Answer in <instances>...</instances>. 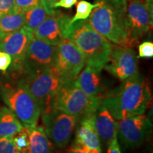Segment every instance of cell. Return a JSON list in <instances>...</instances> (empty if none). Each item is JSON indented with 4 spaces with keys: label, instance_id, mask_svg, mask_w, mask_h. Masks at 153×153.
I'll list each match as a JSON object with an SVG mask.
<instances>
[{
    "label": "cell",
    "instance_id": "cell-27",
    "mask_svg": "<svg viewBox=\"0 0 153 153\" xmlns=\"http://www.w3.org/2000/svg\"><path fill=\"white\" fill-rule=\"evenodd\" d=\"M15 12V0H0V17Z\"/></svg>",
    "mask_w": 153,
    "mask_h": 153
},
{
    "label": "cell",
    "instance_id": "cell-19",
    "mask_svg": "<svg viewBox=\"0 0 153 153\" xmlns=\"http://www.w3.org/2000/svg\"><path fill=\"white\" fill-rule=\"evenodd\" d=\"M22 128V123L9 108H0V137H13Z\"/></svg>",
    "mask_w": 153,
    "mask_h": 153
},
{
    "label": "cell",
    "instance_id": "cell-9",
    "mask_svg": "<svg viewBox=\"0 0 153 153\" xmlns=\"http://www.w3.org/2000/svg\"><path fill=\"white\" fill-rule=\"evenodd\" d=\"M85 63V56L70 40L63 38L57 45L55 68L63 82L74 81L84 68Z\"/></svg>",
    "mask_w": 153,
    "mask_h": 153
},
{
    "label": "cell",
    "instance_id": "cell-5",
    "mask_svg": "<svg viewBox=\"0 0 153 153\" xmlns=\"http://www.w3.org/2000/svg\"><path fill=\"white\" fill-rule=\"evenodd\" d=\"M1 95L5 104L23 126L31 127L37 125L41 114V108L22 79L15 85L1 87Z\"/></svg>",
    "mask_w": 153,
    "mask_h": 153
},
{
    "label": "cell",
    "instance_id": "cell-20",
    "mask_svg": "<svg viewBox=\"0 0 153 153\" xmlns=\"http://www.w3.org/2000/svg\"><path fill=\"white\" fill-rule=\"evenodd\" d=\"M25 14L14 12L0 17V39L24 26Z\"/></svg>",
    "mask_w": 153,
    "mask_h": 153
},
{
    "label": "cell",
    "instance_id": "cell-24",
    "mask_svg": "<svg viewBox=\"0 0 153 153\" xmlns=\"http://www.w3.org/2000/svg\"><path fill=\"white\" fill-rule=\"evenodd\" d=\"M40 4V0H15V12L25 14Z\"/></svg>",
    "mask_w": 153,
    "mask_h": 153
},
{
    "label": "cell",
    "instance_id": "cell-26",
    "mask_svg": "<svg viewBox=\"0 0 153 153\" xmlns=\"http://www.w3.org/2000/svg\"><path fill=\"white\" fill-rule=\"evenodd\" d=\"M139 57L150 58L153 57V43L150 41H145L141 43L138 47Z\"/></svg>",
    "mask_w": 153,
    "mask_h": 153
},
{
    "label": "cell",
    "instance_id": "cell-8",
    "mask_svg": "<svg viewBox=\"0 0 153 153\" xmlns=\"http://www.w3.org/2000/svg\"><path fill=\"white\" fill-rule=\"evenodd\" d=\"M42 114L44 131L50 140L58 148H65L71 139L78 120L73 116L55 108Z\"/></svg>",
    "mask_w": 153,
    "mask_h": 153
},
{
    "label": "cell",
    "instance_id": "cell-28",
    "mask_svg": "<svg viewBox=\"0 0 153 153\" xmlns=\"http://www.w3.org/2000/svg\"><path fill=\"white\" fill-rule=\"evenodd\" d=\"M11 63L10 55L4 52H0V71L6 72Z\"/></svg>",
    "mask_w": 153,
    "mask_h": 153
},
{
    "label": "cell",
    "instance_id": "cell-22",
    "mask_svg": "<svg viewBox=\"0 0 153 153\" xmlns=\"http://www.w3.org/2000/svg\"><path fill=\"white\" fill-rule=\"evenodd\" d=\"M98 6V3L96 2L95 4H91L89 1L82 0L79 1L76 4V13L74 16L70 19V23H74L76 21L79 20H85L89 18L90 16L91 11L94 8Z\"/></svg>",
    "mask_w": 153,
    "mask_h": 153
},
{
    "label": "cell",
    "instance_id": "cell-1",
    "mask_svg": "<svg viewBox=\"0 0 153 153\" xmlns=\"http://www.w3.org/2000/svg\"><path fill=\"white\" fill-rule=\"evenodd\" d=\"M100 97L101 104L116 120L144 114L152 99L148 82L139 74L123 80L120 86Z\"/></svg>",
    "mask_w": 153,
    "mask_h": 153
},
{
    "label": "cell",
    "instance_id": "cell-18",
    "mask_svg": "<svg viewBox=\"0 0 153 153\" xmlns=\"http://www.w3.org/2000/svg\"><path fill=\"white\" fill-rule=\"evenodd\" d=\"M26 128L29 139L27 153H53L52 144L43 127L35 126Z\"/></svg>",
    "mask_w": 153,
    "mask_h": 153
},
{
    "label": "cell",
    "instance_id": "cell-3",
    "mask_svg": "<svg viewBox=\"0 0 153 153\" xmlns=\"http://www.w3.org/2000/svg\"><path fill=\"white\" fill-rule=\"evenodd\" d=\"M64 38L75 44L86 58V63L104 68L108 62L113 44L96 31L87 19L69 23L64 31Z\"/></svg>",
    "mask_w": 153,
    "mask_h": 153
},
{
    "label": "cell",
    "instance_id": "cell-12",
    "mask_svg": "<svg viewBox=\"0 0 153 153\" xmlns=\"http://www.w3.org/2000/svg\"><path fill=\"white\" fill-rule=\"evenodd\" d=\"M104 69L122 81L136 75L138 74L136 53L131 47L113 44L109 59Z\"/></svg>",
    "mask_w": 153,
    "mask_h": 153
},
{
    "label": "cell",
    "instance_id": "cell-14",
    "mask_svg": "<svg viewBox=\"0 0 153 153\" xmlns=\"http://www.w3.org/2000/svg\"><path fill=\"white\" fill-rule=\"evenodd\" d=\"M70 18L60 10L53 11L33 32L34 38L57 45L64 38V31Z\"/></svg>",
    "mask_w": 153,
    "mask_h": 153
},
{
    "label": "cell",
    "instance_id": "cell-15",
    "mask_svg": "<svg viewBox=\"0 0 153 153\" xmlns=\"http://www.w3.org/2000/svg\"><path fill=\"white\" fill-rule=\"evenodd\" d=\"M79 123L72 148L85 153H101V144L94 125L92 114L82 118Z\"/></svg>",
    "mask_w": 153,
    "mask_h": 153
},
{
    "label": "cell",
    "instance_id": "cell-11",
    "mask_svg": "<svg viewBox=\"0 0 153 153\" xmlns=\"http://www.w3.org/2000/svg\"><path fill=\"white\" fill-rule=\"evenodd\" d=\"M118 133L120 142L126 148L140 146L150 135L152 123L145 115H137L117 120Z\"/></svg>",
    "mask_w": 153,
    "mask_h": 153
},
{
    "label": "cell",
    "instance_id": "cell-29",
    "mask_svg": "<svg viewBox=\"0 0 153 153\" xmlns=\"http://www.w3.org/2000/svg\"><path fill=\"white\" fill-rule=\"evenodd\" d=\"M78 0H60L57 1L53 6V8H57V7H63L65 9H70L74 4H76Z\"/></svg>",
    "mask_w": 153,
    "mask_h": 153
},
{
    "label": "cell",
    "instance_id": "cell-33",
    "mask_svg": "<svg viewBox=\"0 0 153 153\" xmlns=\"http://www.w3.org/2000/svg\"><path fill=\"white\" fill-rule=\"evenodd\" d=\"M126 1H128V0H126Z\"/></svg>",
    "mask_w": 153,
    "mask_h": 153
},
{
    "label": "cell",
    "instance_id": "cell-2",
    "mask_svg": "<svg viewBox=\"0 0 153 153\" xmlns=\"http://www.w3.org/2000/svg\"><path fill=\"white\" fill-rule=\"evenodd\" d=\"M87 19L91 27L111 43L132 48L126 22V0H96Z\"/></svg>",
    "mask_w": 153,
    "mask_h": 153
},
{
    "label": "cell",
    "instance_id": "cell-4",
    "mask_svg": "<svg viewBox=\"0 0 153 153\" xmlns=\"http://www.w3.org/2000/svg\"><path fill=\"white\" fill-rule=\"evenodd\" d=\"M101 103L100 95L90 97L74 84V81L64 82L55 93L52 108L61 111L76 118L91 116Z\"/></svg>",
    "mask_w": 153,
    "mask_h": 153
},
{
    "label": "cell",
    "instance_id": "cell-31",
    "mask_svg": "<svg viewBox=\"0 0 153 153\" xmlns=\"http://www.w3.org/2000/svg\"><path fill=\"white\" fill-rule=\"evenodd\" d=\"M107 153H121L118 139L115 138L108 145Z\"/></svg>",
    "mask_w": 153,
    "mask_h": 153
},
{
    "label": "cell",
    "instance_id": "cell-10",
    "mask_svg": "<svg viewBox=\"0 0 153 153\" xmlns=\"http://www.w3.org/2000/svg\"><path fill=\"white\" fill-rule=\"evenodd\" d=\"M57 59V45H51L33 38L26 51L23 71L24 75L55 68Z\"/></svg>",
    "mask_w": 153,
    "mask_h": 153
},
{
    "label": "cell",
    "instance_id": "cell-21",
    "mask_svg": "<svg viewBox=\"0 0 153 153\" xmlns=\"http://www.w3.org/2000/svg\"><path fill=\"white\" fill-rule=\"evenodd\" d=\"M48 16V13L41 3L37 7L25 13V24L24 27L33 33L36 28L46 19Z\"/></svg>",
    "mask_w": 153,
    "mask_h": 153
},
{
    "label": "cell",
    "instance_id": "cell-7",
    "mask_svg": "<svg viewBox=\"0 0 153 153\" xmlns=\"http://www.w3.org/2000/svg\"><path fill=\"white\" fill-rule=\"evenodd\" d=\"M152 0H128L126 22L132 47L152 28Z\"/></svg>",
    "mask_w": 153,
    "mask_h": 153
},
{
    "label": "cell",
    "instance_id": "cell-13",
    "mask_svg": "<svg viewBox=\"0 0 153 153\" xmlns=\"http://www.w3.org/2000/svg\"><path fill=\"white\" fill-rule=\"evenodd\" d=\"M33 38V33L23 27L0 39V50L11 58L10 65L12 71L22 72L25 55Z\"/></svg>",
    "mask_w": 153,
    "mask_h": 153
},
{
    "label": "cell",
    "instance_id": "cell-23",
    "mask_svg": "<svg viewBox=\"0 0 153 153\" xmlns=\"http://www.w3.org/2000/svg\"><path fill=\"white\" fill-rule=\"evenodd\" d=\"M12 137L15 146L20 153H27L29 145L28 132L26 127L23 126L22 129Z\"/></svg>",
    "mask_w": 153,
    "mask_h": 153
},
{
    "label": "cell",
    "instance_id": "cell-16",
    "mask_svg": "<svg viewBox=\"0 0 153 153\" xmlns=\"http://www.w3.org/2000/svg\"><path fill=\"white\" fill-rule=\"evenodd\" d=\"M84 70L74 79V84L90 97L99 96L106 89L105 82L101 76L104 68L90 63H85Z\"/></svg>",
    "mask_w": 153,
    "mask_h": 153
},
{
    "label": "cell",
    "instance_id": "cell-17",
    "mask_svg": "<svg viewBox=\"0 0 153 153\" xmlns=\"http://www.w3.org/2000/svg\"><path fill=\"white\" fill-rule=\"evenodd\" d=\"M94 125L101 144L105 146L117 138L118 123L106 107L101 104L92 114Z\"/></svg>",
    "mask_w": 153,
    "mask_h": 153
},
{
    "label": "cell",
    "instance_id": "cell-6",
    "mask_svg": "<svg viewBox=\"0 0 153 153\" xmlns=\"http://www.w3.org/2000/svg\"><path fill=\"white\" fill-rule=\"evenodd\" d=\"M22 80L38 103L41 114L52 109L53 97L64 83L55 68L26 74Z\"/></svg>",
    "mask_w": 153,
    "mask_h": 153
},
{
    "label": "cell",
    "instance_id": "cell-32",
    "mask_svg": "<svg viewBox=\"0 0 153 153\" xmlns=\"http://www.w3.org/2000/svg\"><path fill=\"white\" fill-rule=\"evenodd\" d=\"M68 153H85L84 151H82L80 149H77V148H74L71 147L70 150L68 151Z\"/></svg>",
    "mask_w": 153,
    "mask_h": 153
},
{
    "label": "cell",
    "instance_id": "cell-25",
    "mask_svg": "<svg viewBox=\"0 0 153 153\" xmlns=\"http://www.w3.org/2000/svg\"><path fill=\"white\" fill-rule=\"evenodd\" d=\"M0 153H20L17 150L12 137H0Z\"/></svg>",
    "mask_w": 153,
    "mask_h": 153
},
{
    "label": "cell",
    "instance_id": "cell-30",
    "mask_svg": "<svg viewBox=\"0 0 153 153\" xmlns=\"http://www.w3.org/2000/svg\"><path fill=\"white\" fill-rule=\"evenodd\" d=\"M60 0H40L42 5L43 6L44 8H45V10L48 14H52L54 11V8H53V6L57 1H59Z\"/></svg>",
    "mask_w": 153,
    "mask_h": 153
}]
</instances>
